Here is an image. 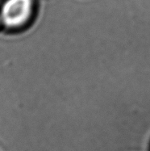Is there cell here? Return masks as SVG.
<instances>
[{"mask_svg": "<svg viewBox=\"0 0 150 151\" xmlns=\"http://www.w3.org/2000/svg\"><path fill=\"white\" fill-rule=\"evenodd\" d=\"M34 0H5L0 7L1 24L7 28H17L30 19Z\"/></svg>", "mask_w": 150, "mask_h": 151, "instance_id": "1", "label": "cell"}, {"mask_svg": "<svg viewBox=\"0 0 150 151\" xmlns=\"http://www.w3.org/2000/svg\"><path fill=\"white\" fill-rule=\"evenodd\" d=\"M0 24H1V19H0Z\"/></svg>", "mask_w": 150, "mask_h": 151, "instance_id": "2", "label": "cell"}]
</instances>
